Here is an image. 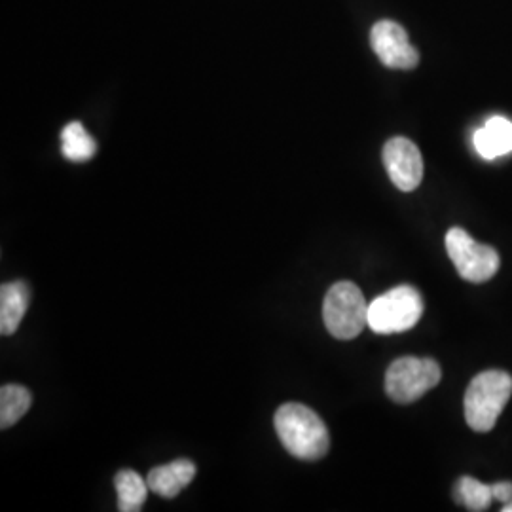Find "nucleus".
<instances>
[{"mask_svg":"<svg viewBox=\"0 0 512 512\" xmlns=\"http://www.w3.org/2000/svg\"><path fill=\"white\" fill-rule=\"evenodd\" d=\"M274 425L281 444L293 458L317 461L329 454V429L306 404H281L275 412Z\"/></svg>","mask_w":512,"mask_h":512,"instance_id":"nucleus-1","label":"nucleus"},{"mask_svg":"<svg viewBox=\"0 0 512 512\" xmlns=\"http://www.w3.org/2000/svg\"><path fill=\"white\" fill-rule=\"evenodd\" d=\"M512 376L505 370H484L467 387L463 410L465 420L476 433L495 427L503 408L511 401Z\"/></svg>","mask_w":512,"mask_h":512,"instance_id":"nucleus-2","label":"nucleus"},{"mask_svg":"<svg viewBox=\"0 0 512 512\" xmlns=\"http://www.w3.org/2000/svg\"><path fill=\"white\" fill-rule=\"evenodd\" d=\"M423 315V298L412 285H399L368 304V327L376 334L414 329Z\"/></svg>","mask_w":512,"mask_h":512,"instance_id":"nucleus-3","label":"nucleus"},{"mask_svg":"<svg viewBox=\"0 0 512 512\" xmlns=\"http://www.w3.org/2000/svg\"><path fill=\"white\" fill-rule=\"evenodd\" d=\"M323 321L338 340H353L368 327V302L351 281H338L323 302Z\"/></svg>","mask_w":512,"mask_h":512,"instance_id":"nucleus-4","label":"nucleus"},{"mask_svg":"<svg viewBox=\"0 0 512 512\" xmlns=\"http://www.w3.org/2000/svg\"><path fill=\"white\" fill-rule=\"evenodd\" d=\"M442 370L429 357H401L385 372V393L397 404L416 403L427 391L437 387Z\"/></svg>","mask_w":512,"mask_h":512,"instance_id":"nucleus-5","label":"nucleus"},{"mask_svg":"<svg viewBox=\"0 0 512 512\" xmlns=\"http://www.w3.org/2000/svg\"><path fill=\"white\" fill-rule=\"evenodd\" d=\"M446 253L454 262L459 277L471 283H486L499 272V255L494 247L478 243L463 228H450L446 234Z\"/></svg>","mask_w":512,"mask_h":512,"instance_id":"nucleus-6","label":"nucleus"},{"mask_svg":"<svg viewBox=\"0 0 512 512\" xmlns=\"http://www.w3.org/2000/svg\"><path fill=\"white\" fill-rule=\"evenodd\" d=\"M370 44L374 54L380 57V61L389 69H401L408 71L418 67L420 54L410 42L408 33L399 23L391 19L378 21L370 31Z\"/></svg>","mask_w":512,"mask_h":512,"instance_id":"nucleus-7","label":"nucleus"},{"mask_svg":"<svg viewBox=\"0 0 512 512\" xmlns=\"http://www.w3.org/2000/svg\"><path fill=\"white\" fill-rule=\"evenodd\" d=\"M385 171L403 192H414L423 181V158L420 148L406 137H393L384 145Z\"/></svg>","mask_w":512,"mask_h":512,"instance_id":"nucleus-8","label":"nucleus"},{"mask_svg":"<svg viewBox=\"0 0 512 512\" xmlns=\"http://www.w3.org/2000/svg\"><path fill=\"white\" fill-rule=\"evenodd\" d=\"M196 465L190 459H175L167 465L154 467L147 475L148 488L165 499H173L194 480Z\"/></svg>","mask_w":512,"mask_h":512,"instance_id":"nucleus-9","label":"nucleus"},{"mask_svg":"<svg viewBox=\"0 0 512 512\" xmlns=\"http://www.w3.org/2000/svg\"><path fill=\"white\" fill-rule=\"evenodd\" d=\"M31 291L25 281H10L0 287V332L2 336H12L19 329Z\"/></svg>","mask_w":512,"mask_h":512,"instance_id":"nucleus-10","label":"nucleus"},{"mask_svg":"<svg viewBox=\"0 0 512 512\" xmlns=\"http://www.w3.org/2000/svg\"><path fill=\"white\" fill-rule=\"evenodd\" d=\"M476 152L486 158L495 160L512 152V124L503 116L490 118L484 128L475 131Z\"/></svg>","mask_w":512,"mask_h":512,"instance_id":"nucleus-11","label":"nucleus"},{"mask_svg":"<svg viewBox=\"0 0 512 512\" xmlns=\"http://www.w3.org/2000/svg\"><path fill=\"white\" fill-rule=\"evenodd\" d=\"M114 486L118 495V511L139 512L147 501L148 482L135 471L124 469L114 476Z\"/></svg>","mask_w":512,"mask_h":512,"instance_id":"nucleus-12","label":"nucleus"},{"mask_svg":"<svg viewBox=\"0 0 512 512\" xmlns=\"http://www.w3.org/2000/svg\"><path fill=\"white\" fill-rule=\"evenodd\" d=\"M61 152L69 162L82 164L95 156L97 143L80 122H71L61 131Z\"/></svg>","mask_w":512,"mask_h":512,"instance_id":"nucleus-13","label":"nucleus"},{"mask_svg":"<svg viewBox=\"0 0 512 512\" xmlns=\"http://www.w3.org/2000/svg\"><path fill=\"white\" fill-rule=\"evenodd\" d=\"M33 395L27 387L6 384L0 387V427L8 429L16 425L31 408Z\"/></svg>","mask_w":512,"mask_h":512,"instance_id":"nucleus-14","label":"nucleus"},{"mask_svg":"<svg viewBox=\"0 0 512 512\" xmlns=\"http://www.w3.org/2000/svg\"><path fill=\"white\" fill-rule=\"evenodd\" d=\"M454 499L467 511L480 512L490 509L494 494L492 486L476 480L473 476H461L454 486Z\"/></svg>","mask_w":512,"mask_h":512,"instance_id":"nucleus-15","label":"nucleus"},{"mask_svg":"<svg viewBox=\"0 0 512 512\" xmlns=\"http://www.w3.org/2000/svg\"><path fill=\"white\" fill-rule=\"evenodd\" d=\"M492 494L495 501L507 505L512 503V482H495L492 484Z\"/></svg>","mask_w":512,"mask_h":512,"instance_id":"nucleus-16","label":"nucleus"},{"mask_svg":"<svg viewBox=\"0 0 512 512\" xmlns=\"http://www.w3.org/2000/svg\"><path fill=\"white\" fill-rule=\"evenodd\" d=\"M501 512H512V503H507L505 507H501Z\"/></svg>","mask_w":512,"mask_h":512,"instance_id":"nucleus-17","label":"nucleus"}]
</instances>
